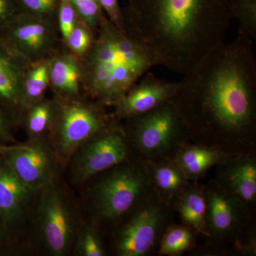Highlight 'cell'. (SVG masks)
<instances>
[{"label": "cell", "mask_w": 256, "mask_h": 256, "mask_svg": "<svg viewBox=\"0 0 256 256\" xmlns=\"http://www.w3.org/2000/svg\"><path fill=\"white\" fill-rule=\"evenodd\" d=\"M239 35L212 50L184 76L172 98L190 142L235 156L254 154L256 62Z\"/></svg>", "instance_id": "cell-1"}, {"label": "cell", "mask_w": 256, "mask_h": 256, "mask_svg": "<svg viewBox=\"0 0 256 256\" xmlns=\"http://www.w3.org/2000/svg\"><path fill=\"white\" fill-rule=\"evenodd\" d=\"M230 0H128L122 28L156 66L184 75L224 42Z\"/></svg>", "instance_id": "cell-2"}, {"label": "cell", "mask_w": 256, "mask_h": 256, "mask_svg": "<svg viewBox=\"0 0 256 256\" xmlns=\"http://www.w3.org/2000/svg\"><path fill=\"white\" fill-rule=\"evenodd\" d=\"M80 60L82 94L104 107H114L156 66L148 50L107 16Z\"/></svg>", "instance_id": "cell-3"}, {"label": "cell", "mask_w": 256, "mask_h": 256, "mask_svg": "<svg viewBox=\"0 0 256 256\" xmlns=\"http://www.w3.org/2000/svg\"><path fill=\"white\" fill-rule=\"evenodd\" d=\"M84 184L88 185L86 198L92 216L90 220L101 232L116 228L156 192L149 165L136 156Z\"/></svg>", "instance_id": "cell-4"}, {"label": "cell", "mask_w": 256, "mask_h": 256, "mask_svg": "<svg viewBox=\"0 0 256 256\" xmlns=\"http://www.w3.org/2000/svg\"><path fill=\"white\" fill-rule=\"evenodd\" d=\"M82 210L62 176L38 190L26 227L30 247L45 256L72 255Z\"/></svg>", "instance_id": "cell-5"}, {"label": "cell", "mask_w": 256, "mask_h": 256, "mask_svg": "<svg viewBox=\"0 0 256 256\" xmlns=\"http://www.w3.org/2000/svg\"><path fill=\"white\" fill-rule=\"evenodd\" d=\"M121 122L134 156L146 163L174 159L178 150L190 142L172 99Z\"/></svg>", "instance_id": "cell-6"}, {"label": "cell", "mask_w": 256, "mask_h": 256, "mask_svg": "<svg viewBox=\"0 0 256 256\" xmlns=\"http://www.w3.org/2000/svg\"><path fill=\"white\" fill-rule=\"evenodd\" d=\"M54 114L48 137L64 168L74 152L114 120L104 107L86 96H53Z\"/></svg>", "instance_id": "cell-7"}, {"label": "cell", "mask_w": 256, "mask_h": 256, "mask_svg": "<svg viewBox=\"0 0 256 256\" xmlns=\"http://www.w3.org/2000/svg\"><path fill=\"white\" fill-rule=\"evenodd\" d=\"M175 210L156 192L112 230L111 246L118 256H146L159 248Z\"/></svg>", "instance_id": "cell-8"}, {"label": "cell", "mask_w": 256, "mask_h": 256, "mask_svg": "<svg viewBox=\"0 0 256 256\" xmlns=\"http://www.w3.org/2000/svg\"><path fill=\"white\" fill-rule=\"evenodd\" d=\"M134 156L122 122L114 118L104 129L79 146L70 159L67 180L74 186Z\"/></svg>", "instance_id": "cell-9"}, {"label": "cell", "mask_w": 256, "mask_h": 256, "mask_svg": "<svg viewBox=\"0 0 256 256\" xmlns=\"http://www.w3.org/2000/svg\"><path fill=\"white\" fill-rule=\"evenodd\" d=\"M206 227L210 245L223 248L238 244L246 254L256 252L254 233L250 232L252 212L230 196L215 180L204 186Z\"/></svg>", "instance_id": "cell-10"}, {"label": "cell", "mask_w": 256, "mask_h": 256, "mask_svg": "<svg viewBox=\"0 0 256 256\" xmlns=\"http://www.w3.org/2000/svg\"><path fill=\"white\" fill-rule=\"evenodd\" d=\"M0 38L28 62L50 56L63 46L56 21L22 12L0 32Z\"/></svg>", "instance_id": "cell-11"}, {"label": "cell", "mask_w": 256, "mask_h": 256, "mask_svg": "<svg viewBox=\"0 0 256 256\" xmlns=\"http://www.w3.org/2000/svg\"><path fill=\"white\" fill-rule=\"evenodd\" d=\"M4 156L18 178L34 190H41L60 178L65 168L47 136L20 143Z\"/></svg>", "instance_id": "cell-12"}, {"label": "cell", "mask_w": 256, "mask_h": 256, "mask_svg": "<svg viewBox=\"0 0 256 256\" xmlns=\"http://www.w3.org/2000/svg\"><path fill=\"white\" fill-rule=\"evenodd\" d=\"M38 191L28 188L0 154V217L16 238L26 232Z\"/></svg>", "instance_id": "cell-13"}, {"label": "cell", "mask_w": 256, "mask_h": 256, "mask_svg": "<svg viewBox=\"0 0 256 256\" xmlns=\"http://www.w3.org/2000/svg\"><path fill=\"white\" fill-rule=\"evenodd\" d=\"M178 86V82H170L146 72L114 106L112 116L121 121L148 112L172 98Z\"/></svg>", "instance_id": "cell-14"}, {"label": "cell", "mask_w": 256, "mask_h": 256, "mask_svg": "<svg viewBox=\"0 0 256 256\" xmlns=\"http://www.w3.org/2000/svg\"><path fill=\"white\" fill-rule=\"evenodd\" d=\"M216 182L252 212L256 202V160L254 154L228 156L217 165Z\"/></svg>", "instance_id": "cell-15"}, {"label": "cell", "mask_w": 256, "mask_h": 256, "mask_svg": "<svg viewBox=\"0 0 256 256\" xmlns=\"http://www.w3.org/2000/svg\"><path fill=\"white\" fill-rule=\"evenodd\" d=\"M30 63L0 38V107L18 126L22 114L24 79Z\"/></svg>", "instance_id": "cell-16"}, {"label": "cell", "mask_w": 256, "mask_h": 256, "mask_svg": "<svg viewBox=\"0 0 256 256\" xmlns=\"http://www.w3.org/2000/svg\"><path fill=\"white\" fill-rule=\"evenodd\" d=\"M52 56L50 69V87L53 96L76 98L82 94V60L64 47Z\"/></svg>", "instance_id": "cell-17"}, {"label": "cell", "mask_w": 256, "mask_h": 256, "mask_svg": "<svg viewBox=\"0 0 256 256\" xmlns=\"http://www.w3.org/2000/svg\"><path fill=\"white\" fill-rule=\"evenodd\" d=\"M232 156L216 148L188 142L178 150L174 160L188 181H196Z\"/></svg>", "instance_id": "cell-18"}, {"label": "cell", "mask_w": 256, "mask_h": 256, "mask_svg": "<svg viewBox=\"0 0 256 256\" xmlns=\"http://www.w3.org/2000/svg\"><path fill=\"white\" fill-rule=\"evenodd\" d=\"M175 212L184 225L195 233L208 237L206 227V201L204 186L190 184L172 202Z\"/></svg>", "instance_id": "cell-19"}, {"label": "cell", "mask_w": 256, "mask_h": 256, "mask_svg": "<svg viewBox=\"0 0 256 256\" xmlns=\"http://www.w3.org/2000/svg\"><path fill=\"white\" fill-rule=\"evenodd\" d=\"M154 190L160 196L172 202L190 184L174 159L148 163Z\"/></svg>", "instance_id": "cell-20"}, {"label": "cell", "mask_w": 256, "mask_h": 256, "mask_svg": "<svg viewBox=\"0 0 256 256\" xmlns=\"http://www.w3.org/2000/svg\"><path fill=\"white\" fill-rule=\"evenodd\" d=\"M52 56L30 64L24 79L22 101V112L30 106L46 97L45 94L50 87V69Z\"/></svg>", "instance_id": "cell-21"}, {"label": "cell", "mask_w": 256, "mask_h": 256, "mask_svg": "<svg viewBox=\"0 0 256 256\" xmlns=\"http://www.w3.org/2000/svg\"><path fill=\"white\" fill-rule=\"evenodd\" d=\"M54 114L53 98H44L23 111L20 126L26 132L28 140L46 137Z\"/></svg>", "instance_id": "cell-22"}, {"label": "cell", "mask_w": 256, "mask_h": 256, "mask_svg": "<svg viewBox=\"0 0 256 256\" xmlns=\"http://www.w3.org/2000/svg\"><path fill=\"white\" fill-rule=\"evenodd\" d=\"M72 254L76 256H106L100 229L92 220H84L79 228Z\"/></svg>", "instance_id": "cell-23"}, {"label": "cell", "mask_w": 256, "mask_h": 256, "mask_svg": "<svg viewBox=\"0 0 256 256\" xmlns=\"http://www.w3.org/2000/svg\"><path fill=\"white\" fill-rule=\"evenodd\" d=\"M195 234L186 226H170L162 237L158 252L166 256L183 254L191 248Z\"/></svg>", "instance_id": "cell-24"}, {"label": "cell", "mask_w": 256, "mask_h": 256, "mask_svg": "<svg viewBox=\"0 0 256 256\" xmlns=\"http://www.w3.org/2000/svg\"><path fill=\"white\" fill-rule=\"evenodd\" d=\"M229 11L232 18L238 21V34L255 40L256 0H230Z\"/></svg>", "instance_id": "cell-25"}, {"label": "cell", "mask_w": 256, "mask_h": 256, "mask_svg": "<svg viewBox=\"0 0 256 256\" xmlns=\"http://www.w3.org/2000/svg\"><path fill=\"white\" fill-rule=\"evenodd\" d=\"M78 18L90 28L94 34L101 22L106 18L98 0H69Z\"/></svg>", "instance_id": "cell-26"}, {"label": "cell", "mask_w": 256, "mask_h": 256, "mask_svg": "<svg viewBox=\"0 0 256 256\" xmlns=\"http://www.w3.org/2000/svg\"><path fill=\"white\" fill-rule=\"evenodd\" d=\"M94 37V32L78 20L63 45L70 53L80 58L92 46Z\"/></svg>", "instance_id": "cell-27"}, {"label": "cell", "mask_w": 256, "mask_h": 256, "mask_svg": "<svg viewBox=\"0 0 256 256\" xmlns=\"http://www.w3.org/2000/svg\"><path fill=\"white\" fill-rule=\"evenodd\" d=\"M22 12L56 21L60 0H15Z\"/></svg>", "instance_id": "cell-28"}, {"label": "cell", "mask_w": 256, "mask_h": 256, "mask_svg": "<svg viewBox=\"0 0 256 256\" xmlns=\"http://www.w3.org/2000/svg\"><path fill=\"white\" fill-rule=\"evenodd\" d=\"M78 20V16L70 1L60 0L57 11L56 22L62 44L68 38Z\"/></svg>", "instance_id": "cell-29"}, {"label": "cell", "mask_w": 256, "mask_h": 256, "mask_svg": "<svg viewBox=\"0 0 256 256\" xmlns=\"http://www.w3.org/2000/svg\"><path fill=\"white\" fill-rule=\"evenodd\" d=\"M18 126V121L9 112L0 107V142L16 144L14 130Z\"/></svg>", "instance_id": "cell-30"}, {"label": "cell", "mask_w": 256, "mask_h": 256, "mask_svg": "<svg viewBox=\"0 0 256 256\" xmlns=\"http://www.w3.org/2000/svg\"><path fill=\"white\" fill-rule=\"evenodd\" d=\"M108 18L118 28H122L124 16L118 0H98Z\"/></svg>", "instance_id": "cell-31"}, {"label": "cell", "mask_w": 256, "mask_h": 256, "mask_svg": "<svg viewBox=\"0 0 256 256\" xmlns=\"http://www.w3.org/2000/svg\"><path fill=\"white\" fill-rule=\"evenodd\" d=\"M20 12L21 10L15 0H0V32Z\"/></svg>", "instance_id": "cell-32"}, {"label": "cell", "mask_w": 256, "mask_h": 256, "mask_svg": "<svg viewBox=\"0 0 256 256\" xmlns=\"http://www.w3.org/2000/svg\"><path fill=\"white\" fill-rule=\"evenodd\" d=\"M16 236L6 226L0 217V250L4 248H14L15 242H18Z\"/></svg>", "instance_id": "cell-33"}, {"label": "cell", "mask_w": 256, "mask_h": 256, "mask_svg": "<svg viewBox=\"0 0 256 256\" xmlns=\"http://www.w3.org/2000/svg\"><path fill=\"white\" fill-rule=\"evenodd\" d=\"M20 143L16 144H5V143L0 142V154H5L8 152L12 150L15 148L20 146Z\"/></svg>", "instance_id": "cell-34"}, {"label": "cell", "mask_w": 256, "mask_h": 256, "mask_svg": "<svg viewBox=\"0 0 256 256\" xmlns=\"http://www.w3.org/2000/svg\"><path fill=\"white\" fill-rule=\"evenodd\" d=\"M126 1H128V0H126Z\"/></svg>", "instance_id": "cell-35"}]
</instances>
